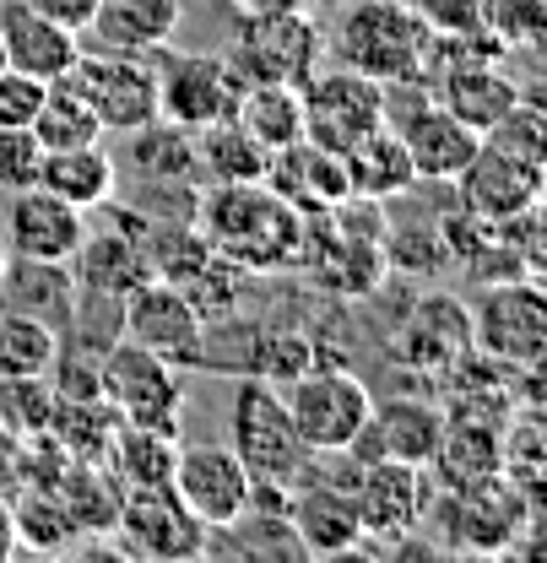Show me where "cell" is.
I'll return each instance as SVG.
<instances>
[{
	"instance_id": "6da1fadb",
	"label": "cell",
	"mask_w": 547,
	"mask_h": 563,
	"mask_svg": "<svg viewBox=\"0 0 547 563\" xmlns=\"http://www.w3.org/2000/svg\"><path fill=\"white\" fill-rule=\"evenodd\" d=\"M196 233L239 272H304V211H293L266 179L206 185Z\"/></svg>"
},
{
	"instance_id": "7a4b0ae2",
	"label": "cell",
	"mask_w": 547,
	"mask_h": 563,
	"mask_svg": "<svg viewBox=\"0 0 547 563\" xmlns=\"http://www.w3.org/2000/svg\"><path fill=\"white\" fill-rule=\"evenodd\" d=\"M428 38L434 33L417 22L407 0H352L326 49H337V66L363 70L380 87H407L423 70Z\"/></svg>"
},
{
	"instance_id": "3957f363",
	"label": "cell",
	"mask_w": 547,
	"mask_h": 563,
	"mask_svg": "<svg viewBox=\"0 0 547 563\" xmlns=\"http://www.w3.org/2000/svg\"><path fill=\"white\" fill-rule=\"evenodd\" d=\"M228 450L244 461V472L255 483L293 488L309 472V450L298 439V428L287 418V401L272 379H239L233 401H228Z\"/></svg>"
},
{
	"instance_id": "277c9868",
	"label": "cell",
	"mask_w": 547,
	"mask_h": 563,
	"mask_svg": "<svg viewBox=\"0 0 547 563\" xmlns=\"http://www.w3.org/2000/svg\"><path fill=\"white\" fill-rule=\"evenodd\" d=\"M428 504L445 526V548L482 553V559L515 553V537H532L537 526V498L521 493L510 477H488L478 488H445Z\"/></svg>"
},
{
	"instance_id": "5b68a950",
	"label": "cell",
	"mask_w": 547,
	"mask_h": 563,
	"mask_svg": "<svg viewBox=\"0 0 547 563\" xmlns=\"http://www.w3.org/2000/svg\"><path fill=\"white\" fill-rule=\"evenodd\" d=\"M472 314V347L510 363V368H543L547 357V292L537 277H499L482 282Z\"/></svg>"
},
{
	"instance_id": "8992f818",
	"label": "cell",
	"mask_w": 547,
	"mask_h": 563,
	"mask_svg": "<svg viewBox=\"0 0 547 563\" xmlns=\"http://www.w3.org/2000/svg\"><path fill=\"white\" fill-rule=\"evenodd\" d=\"M298 103H304V136L326 152L347 157L358 141H369L385 125V103H391V87H380L374 76L347 66H315V76L298 87Z\"/></svg>"
},
{
	"instance_id": "52a82bcc",
	"label": "cell",
	"mask_w": 547,
	"mask_h": 563,
	"mask_svg": "<svg viewBox=\"0 0 547 563\" xmlns=\"http://www.w3.org/2000/svg\"><path fill=\"white\" fill-rule=\"evenodd\" d=\"M287 418L309 455H347L374 412V390L347 368H304L287 379Z\"/></svg>"
},
{
	"instance_id": "ba28073f",
	"label": "cell",
	"mask_w": 547,
	"mask_h": 563,
	"mask_svg": "<svg viewBox=\"0 0 547 563\" xmlns=\"http://www.w3.org/2000/svg\"><path fill=\"white\" fill-rule=\"evenodd\" d=\"M98 396L114 407L120 422L179 428V407H185L179 368L163 363L157 352H146L141 342H131V336H114L109 347H98Z\"/></svg>"
},
{
	"instance_id": "9c48e42d",
	"label": "cell",
	"mask_w": 547,
	"mask_h": 563,
	"mask_svg": "<svg viewBox=\"0 0 547 563\" xmlns=\"http://www.w3.org/2000/svg\"><path fill=\"white\" fill-rule=\"evenodd\" d=\"M320 60H326V38L304 11H250V22L228 49V66L239 70V81L304 87Z\"/></svg>"
},
{
	"instance_id": "30bf717a",
	"label": "cell",
	"mask_w": 547,
	"mask_h": 563,
	"mask_svg": "<svg viewBox=\"0 0 547 563\" xmlns=\"http://www.w3.org/2000/svg\"><path fill=\"white\" fill-rule=\"evenodd\" d=\"M61 81H70V87L87 98V109L98 114L103 136H109V131L131 136V131L157 120V76H152V66H146L141 55H120V49H92V55H87V49H81L76 66H70Z\"/></svg>"
},
{
	"instance_id": "8fae6325",
	"label": "cell",
	"mask_w": 547,
	"mask_h": 563,
	"mask_svg": "<svg viewBox=\"0 0 547 563\" xmlns=\"http://www.w3.org/2000/svg\"><path fill=\"white\" fill-rule=\"evenodd\" d=\"M163 60L152 66L157 76V120L179 125V131H201L233 114L239 103V70L228 66V55H185V49H157Z\"/></svg>"
},
{
	"instance_id": "7c38bea8",
	"label": "cell",
	"mask_w": 547,
	"mask_h": 563,
	"mask_svg": "<svg viewBox=\"0 0 547 563\" xmlns=\"http://www.w3.org/2000/svg\"><path fill=\"white\" fill-rule=\"evenodd\" d=\"M428 466H407V461H358L352 472V504L363 520V548H396L428 515Z\"/></svg>"
},
{
	"instance_id": "4fadbf2b",
	"label": "cell",
	"mask_w": 547,
	"mask_h": 563,
	"mask_svg": "<svg viewBox=\"0 0 547 563\" xmlns=\"http://www.w3.org/2000/svg\"><path fill=\"white\" fill-rule=\"evenodd\" d=\"M109 531H114L120 553H136V559H201L211 548V531L179 504V493L168 483L120 488V509H114Z\"/></svg>"
},
{
	"instance_id": "5bb4252c",
	"label": "cell",
	"mask_w": 547,
	"mask_h": 563,
	"mask_svg": "<svg viewBox=\"0 0 547 563\" xmlns=\"http://www.w3.org/2000/svg\"><path fill=\"white\" fill-rule=\"evenodd\" d=\"M120 336L141 342V347L157 352L174 368H201L206 363V320L196 314V303L163 277H146L141 287L125 292Z\"/></svg>"
},
{
	"instance_id": "9a60e30c",
	"label": "cell",
	"mask_w": 547,
	"mask_h": 563,
	"mask_svg": "<svg viewBox=\"0 0 547 563\" xmlns=\"http://www.w3.org/2000/svg\"><path fill=\"white\" fill-rule=\"evenodd\" d=\"M168 488L179 493V504L201 520L206 531H222L244 515L255 477L244 472V461L228 444H179Z\"/></svg>"
},
{
	"instance_id": "2e32d148",
	"label": "cell",
	"mask_w": 547,
	"mask_h": 563,
	"mask_svg": "<svg viewBox=\"0 0 547 563\" xmlns=\"http://www.w3.org/2000/svg\"><path fill=\"white\" fill-rule=\"evenodd\" d=\"M287 531H293L298 553H309V559L363 553V520H358V504H352V477L320 483V477L304 472L287 488Z\"/></svg>"
},
{
	"instance_id": "e0dca14e",
	"label": "cell",
	"mask_w": 547,
	"mask_h": 563,
	"mask_svg": "<svg viewBox=\"0 0 547 563\" xmlns=\"http://www.w3.org/2000/svg\"><path fill=\"white\" fill-rule=\"evenodd\" d=\"M385 125H396V136L407 141V157L417 168V179H439V185H456V174L478 157L482 136L472 125H461L434 92L417 98L412 109H391L385 103Z\"/></svg>"
},
{
	"instance_id": "ac0fdd59",
	"label": "cell",
	"mask_w": 547,
	"mask_h": 563,
	"mask_svg": "<svg viewBox=\"0 0 547 563\" xmlns=\"http://www.w3.org/2000/svg\"><path fill=\"white\" fill-rule=\"evenodd\" d=\"M543 174L547 163H537V157H521L510 146L482 141L478 157L456 174V190H461L467 211H478L488 222H504V217H521L543 201Z\"/></svg>"
},
{
	"instance_id": "d6986e66",
	"label": "cell",
	"mask_w": 547,
	"mask_h": 563,
	"mask_svg": "<svg viewBox=\"0 0 547 563\" xmlns=\"http://www.w3.org/2000/svg\"><path fill=\"white\" fill-rule=\"evenodd\" d=\"M445 433V401L434 396H385L374 401V412L363 422V433L352 439V461H407L428 466V455L439 450Z\"/></svg>"
},
{
	"instance_id": "ffe728a7",
	"label": "cell",
	"mask_w": 547,
	"mask_h": 563,
	"mask_svg": "<svg viewBox=\"0 0 547 563\" xmlns=\"http://www.w3.org/2000/svg\"><path fill=\"white\" fill-rule=\"evenodd\" d=\"M81 233H87V211L66 207L61 196H50L39 185L6 196L0 244H6L11 261H70Z\"/></svg>"
},
{
	"instance_id": "44dd1931",
	"label": "cell",
	"mask_w": 547,
	"mask_h": 563,
	"mask_svg": "<svg viewBox=\"0 0 547 563\" xmlns=\"http://www.w3.org/2000/svg\"><path fill=\"white\" fill-rule=\"evenodd\" d=\"M467 347H472V314L450 292L417 298V309H407V320L391 336V357L412 374H428V379H439Z\"/></svg>"
},
{
	"instance_id": "7402d4cb",
	"label": "cell",
	"mask_w": 547,
	"mask_h": 563,
	"mask_svg": "<svg viewBox=\"0 0 547 563\" xmlns=\"http://www.w3.org/2000/svg\"><path fill=\"white\" fill-rule=\"evenodd\" d=\"M0 49H6L11 70L39 76V81H61L81 55V33L50 22L28 0H0Z\"/></svg>"
},
{
	"instance_id": "603a6c76",
	"label": "cell",
	"mask_w": 547,
	"mask_h": 563,
	"mask_svg": "<svg viewBox=\"0 0 547 563\" xmlns=\"http://www.w3.org/2000/svg\"><path fill=\"white\" fill-rule=\"evenodd\" d=\"M428 92H434L461 125H472L478 136L499 120V114H510V109L526 98V87L499 66V55H478V60L445 66L434 81H428Z\"/></svg>"
},
{
	"instance_id": "cb8c5ba5",
	"label": "cell",
	"mask_w": 547,
	"mask_h": 563,
	"mask_svg": "<svg viewBox=\"0 0 547 563\" xmlns=\"http://www.w3.org/2000/svg\"><path fill=\"white\" fill-rule=\"evenodd\" d=\"M266 185H272L293 211H331L352 196V185H347V163L337 157V152L315 146L309 136L276 146L272 163H266Z\"/></svg>"
},
{
	"instance_id": "d4e9b609",
	"label": "cell",
	"mask_w": 547,
	"mask_h": 563,
	"mask_svg": "<svg viewBox=\"0 0 547 563\" xmlns=\"http://www.w3.org/2000/svg\"><path fill=\"white\" fill-rule=\"evenodd\" d=\"M179 16H185V0H98L87 33L98 38V49L157 55L163 44H174Z\"/></svg>"
},
{
	"instance_id": "484cf974",
	"label": "cell",
	"mask_w": 547,
	"mask_h": 563,
	"mask_svg": "<svg viewBox=\"0 0 547 563\" xmlns=\"http://www.w3.org/2000/svg\"><path fill=\"white\" fill-rule=\"evenodd\" d=\"M114 185H120V168H114V157L103 152V141L44 152V163H39V190L61 196V201L76 211H103L114 201Z\"/></svg>"
},
{
	"instance_id": "4316f807",
	"label": "cell",
	"mask_w": 547,
	"mask_h": 563,
	"mask_svg": "<svg viewBox=\"0 0 547 563\" xmlns=\"http://www.w3.org/2000/svg\"><path fill=\"white\" fill-rule=\"evenodd\" d=\"M70 303H76V282L66 261H11L0 272V309L33 314L50 331H70Z\"/></svg>"
},
{
	"instance_id": "83f0119b",
	"label": "cell",
	"mask_w": 547,
	"mask_h": 563,
	"mask_svg": "<svg viewBox=\"0 0 547 563\" xmlns=\"http://www.w3.org/2000/svg\"><path fill=\"white\" fill-rule=\"evenodd\" d=\"M179 461V428L168 422H114L103 466L114 472L120 488H157L174 477Z\"/></svg>"
},
{
	"instance_id": "f1b7e54d",
	"label": "cell",
	"mask_w": 547,
	"mask_h": 563,
	"mask_svg": "<svg viewBox=\"0 0 547 563\" xmlns=\"http://www.w3.org/2000/svg\"><path fill=\"white\" fill-rule=\"evenodd\" d=\"M499 428H504V422L450 418V412H445L439 450L428 455L439 488H478L488 477H499Z\"/></svg>"
},
{
	"instance_id": "f546056e",
	"label": "cell",
	"mask_w": 547,
	"mask_h": 563,
	"mask_svg": "<svg viewBox=\"0 0 547 563\" xmlns=\"http://www.w3.org/2000/svg\"><path fill=\"white\" fill-rule=\"evenodd\" d=\"M190 146H196V179H206V185H250V179H266V163H272V152L233 114L190 131Z\"/></svg>"
},
{
	"instance_id": "4dcf8cb0",
	"label": "cell",
	"mask_w": 547,
	"mask_h": 563,
	"mask_svg": "<svg viewBox=\"0 0 547 563\" xmlns=\"http://www.w3.org/2000/svg\"><path fill=\"white\" fill-rule=\"evenodd\" d=\"M342 163H347V185H352V196H369V201L407 196L412 185H417V168H412L407 141L396 136V125H380L369 141H358Z\"/></svg>"
},
{
	"instance_id": "1f68e13d",
	"label": "cell",
	"mask_w": 547,
	"mask_h": 563,
	"mask_svg": "<svg viewBox=\"0 0 547 563\" xmlns=\"http://www.w3.org/2000/svg\"><path fill=\"white\" fill-rule=\"evenodd\" d=\"M233 120L261 141L266 152L287 146V141L304 136V103H298V87L287 81H244L239 87V103H233Z\"/></svg>"
},
{
	"instance_id": "d6a6232c",
	"label": "cell",
	"mask_w": 547,
	"mask_h": 563,
	"mask_svg": "<svg viewBox=\"0 0 547 563\" xmlns=\"http://www.w3.org/2000/svg\"><path fill=\"white\" fill-rule=\"evenodd\" d=\"M44 152H61V146H87V141H103V125H98V114L87 109V98L70 87V81H50V92H44V103H39V114H33V125H28Z\"/></svg>"
},
{
	"instance_id": "836d02e7",
	"label": "cell",
	"mask_w": 547,
	"mask_h": 563,
	"mask_svg": "<svg viewBox=\"0 0 547 563\" xmlns=\"http://www.w3.org/2000/svg\"><path fill=\"white\" fill-rule=\"evenodd\" d=\"M55 352H61V331H50L33 314L0 309V374H11V379H44L50 363H55Z\"/></svg>"
},
{
	"instance_id": "e575fe53",
	"label": "cell",
	"mask_w": 547,
	"mask_h": 563,
	"mask_svg": "<svg viewBox=\"0 0 547 563\" xmlns=\"http://www.w3.org/2000/svg\"><path fill=\"white\" fill-rule=\"evenodd\" d=\"M131 168L141 179H196L190 131H179L168 120H152V125L131 131Z\"/></svg>"
},
{
	"instance_id": "d590c367",
	"label": "cell",
	"mask_w": 547,
	"mask_h": 563,
	"mask_svg": "<svg viewBox=\"0 0 547 563\" xmlns=\"http://www.w3.org/2000/svg\"><path fill=\"white\" fill-rule=\"evenodd\" d=\"M482 33L499 49H537L547 33V0H482Z\"/></svg>"
},
{
	"instance_id": "8d00e7d4",
	"label": "cell",
	"mask_w": 547,
	"mask_h": 563,
	"mask_svg": "<svg viewBox=\"0 0 547 563\" xmlns=\"http://www.w3.org/2000/svg\"><path fill=\"white\" fill-rule=\"evenodd\" d=\"M55 418V390L44 379H11L0 374V428L17 433V439H33V433H50Z\"/></svg>"
},
{
	"instance_id": "74e56055",
	"label": "cell",
	"mask_w": 547,
	"mask_h": 563,
	"mask_svg": "<svg viewBox=\"0 0 547 563\" xmlns=\"http://www.w3.org/2000/svg\"><path fill=\"white\" fill-rule=\"evenodd\" d=\"M482 141L510 146V152H521V157H537V163H547V120H543V109H537L532 98H521L510 114H499V120L482 131Z\"/></svg>"
},
{
	"instance_id": "f35d334b",
	"label": "cell",
	"mask_w": 547,
	"mask_h": 563,
	"mask_svg": "<svg viewBox=\"0 0 547 563\" xmlns=\"http://www.w3.org/2000/svg\"><path fill=\"white\" fill-rule=\"evenodd\" d=\"M39 163H44V146L28 125H0V196L39 185Z\"/></svg>"
},
{
	"instance_id": "ab89813d",
	"label": "cell",
	"mask_w": 547,
	"mask_h": 563,
	"mask_svg": "<svg viewBox=\"0 0 547 563\" xmlns=\"http://www.w3.org/2000/svg\"><path fill=\"white\" fill-rule=\"evenodd\" d=\"M417 11V22L439 38H456V33H482V0H407Z\"/></svg>"
},
{
	"instance_id": "60d3db41",
	"label": "cell",
	"mask_w": 547,
	"mask_h": 563,
	"mask_svg": "<svg viewBox=\"0 0 547 563\" xmlns=\"http://www.w3.org/2000/svg\"><path fill=\"white\" fill-rule=\"evenodd\" d=\"M44 92H50V81L22 76V70L6 66L0 70V125H33V114H39Z\"/></svg>"
},
{
	"instance_id": "b9f144b4",
	"label": "cell",
	"mask_w": 547,
	"mask_h": 563,
	"mask_svg": "<svg viewBox=\"0 0 547 563\" xmlns=\"http://www.w3.org/2000/svg\"><path fill=\"white\" fill-rule=\"evenodd\" d=\"M33 11H44L50 22H61L70 33H87V22H92V11H98V0H28Z\"/></svg>"
},
{
	"instance_id": "7bdbcfd3",
	"label": "cell",
	"mask_w": 547,
	"mask_h": 563,
	"mask_svg": "<svg viewBox=\"0 0 547 563\" xmlns=\"http://www.w3.org/2000/svg\"><path fill=\"white\" fill-rule=\"evenodd\" d=\"M11 553H22V542H17V520H11V504L0 498V559H11Z\"/></svg>"
},
{
	"instance_id": "ee69618b",
	"label": "cell",
	"mask_w": 547,
	"mask_h": 563,
	"mask_svg": "<svg viewBox=\"0 0 547 563\" xmlns=\"http://www.w3.org/2000/svg\"><path fill=\"white\" fill-rule=\"evenodd\" d=\"M244 11H304L309 0H239Z\"/></svg>"
},
{
	"instance_id": "f6af8a7d",
	"label": "cell",
	"mask_w": 547,
	"mask_h": 563,
	"mask_svg": "<svg viewBox=\"0 0 547 563\" xmlns=\"http://www.w3.org/2000/svg\"><path fill=\"white\" fill-rule=\"evenodd\" d=\"M0 272H6V244H0Z\"/></svg>"
},
{
	"instance_id": "bcb514c9",
	"label": "cell",
	"mask_w": 547,
	"mask_h": 563,
	"mask_svg": "<svg viewBox=\"0 0 547 563\" xmlns=\"http://www.w3.org/2000/svg\"><path fill=\"white\" fill-rule=\"evenodd\" d=\"M0 70H6V49H0Z\"/></svg>"
}]
</instances>
